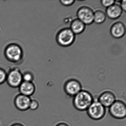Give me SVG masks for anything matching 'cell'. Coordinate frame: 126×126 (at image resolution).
Returning a JSON list of instances; mask_svg holds the SVG:
<instances>
[{"mask_svg": "<svg viewBox=\"0 0 126 126\" xmlns=\"http://www.w3.org/2000/svg\"><path fill=\"white\" fill-rule=\"evenodd\" d=\"M73 98L74 107L79 111L87 110L94 99L90 92L83 90H82Z\"/></svg>", "mask_w": 126, "mask_h": 126, "instance_id": "cell-1", "label": "cell"}, {"mask_svg": "<svg viewBox=\"0 0 126 126\" xmlns=\"http://www.w3.org/2000/svg\"><path fill=\"white\" fill-rule=\"evenodd\" d=\"M86 111L89 118L95 121H98L105 116L106 108L98 101L97 99H94L93 103Z\"/></svg>", "mask_w": 126, "mask_h": 126, "instance_id": "cell-2", "label": "cell"}, {"mask_svg": "<svg viewBox=\"0 0 126 126\" xmlns=\"http://www.w3.org/2000/svg\"><path fill=\"white\" fill-rule=\"evenodd\" d=\"M76 36L70 28H64L59 31L56 36V40L62 47H68L75 41Z\"/></svg>", "mask_w": 126, "mask_h": 126, "instance_id": "cell-3", "label": "cell"}, {"mask_svg": "<svg viewBox=\"0 0 126 126\" xmlns=\"http://www.w3.org/2000/svg\"><path fill=\"white\" fill-rule=\"evenodd\" d=\"M23 54L22 48L17 44H10L5 49V56L8 60L11 62H19L22 58Z\"/></svg>", "mask_w": 126, "mask_h": 126, "instance_id": "cell-4", "label": "cell"}, {"mask_svg": "<svg viewBox=\"0 0 126 126\" xmlns=\"http://www.w3.org/2000/svg\"><path fill=\"white\" fill-rule=\"evenodd\" d=\"M110 115L114 118L122 119L126 116V105L123 101L116 100L109 108Z\"/></svg>", "mask_w": 126, "mask_h": 126, "instance_id": "cell-5", "label": "cell"}, {"mask_svg": "<svg viewBox=\"0 0 126 126\" xmlns=\"http://www.w3.org/2000/svg\"><path fill=\"white\" fill-rule=\"evenodd\" d=\"M22 74L17 68H14L7 74L6 82L12 88H17L23 81Z\"/></svg>", "mask_w": 126, "mask_h": 126, "instance_id": "cell-6", "label": "cell"}, {"mask_svg": "<svg viewBox=\"0 0 126 126\" xmlns=\"http://www.w3.org/2000/svg\"><path fill=\"white\" fill-rule=\"evenodd\" d=\"M82 90L81 84L79 81L75 79L67 80L64 84V91L66 95L70 97H74Z\"/></svg>", "mask_w": 126, "mask_h": 126, "instance_id": "cell-7", "label": "cell"}, {"mask_svg": "<svg viewBox=\"0 0 126 126\" xmlns=\"http://www.w3.org/2000/svg\"><path fill=\"white\" fill-rule=\"evenodd\" d=\"M77 16L79 20L85 25H90L94 22V12L90 7L82 6L78 9Z\"/></svg>", "mask_w": 126, "mask_h": 126, "instance_id": "cell-8", "label": "cell"}, {"mask_svg": "<svg viewBox=\"0 0 126 126\" xmlns=\"http://www.w3.org/2000/svg\"><path fill=\"white\" fill-rule=\"evenodd\" d=\"M31 99V97L19 93L15 97L14 104L18 110L21 111H26L29 110Z\"/></svg>", "mask_w": 126, "mask_h": 126, "instance_id": "cell-9", "label": "cell"}, {"mask_svg": "<svg viewBox=\"0 0 126 126\" xmlns=\"http://www.w3.org/2000/svg\"><path fill=\"white\" fill-rule=\"evenodd\" d=\"M97 100L106 108L110 107L115 102L116 100V97L112 91H105L99 95Z\"/></svg>", "mask_w": 126, "mask_h": 126, "instance_id": "cell-10", "label": "cell"}, {"mask_svg": "<svg viewBox=\"0 0 126 126\" xmlns=\"http://www.w3.org/2000/svg\"><path fill=\"white\" fill-rule=\"evenodd\" d=\"M110 33L111 36L115 39L122 38L126 33L125 25L121 22L115 23L110 28Z\"/></svg>", "mask_w": 126, "mask_h": 126, "instance_id": "cell-11", "label": "cell"}, {"mask_svg": "<svg viewBox=\"0 0 126 126\" xmlns=\"http://www.w3.org/2000/svg\"><path fill=\"white\" fill-rule=\"evenodd\" d=\"M19 93L31 97L36 92V87L33 82L23 81L19 87Z\"/></svg>", "mask_w": 126, "mask_h": 126, "instance_id": "cell-12", "label": "cell"}, {"mask_svg": "<svg viewBox=\"0 0 126 126\" xmlns=\"http://www.w3.org/2000/svg\"><path fill=\"white\" fill-rule=\"evenodd\" d=\"M122 9L119 4L115 3L113 5L107 8L106 14L107 16L111 19H116L119 18L122 14Z\"/></svg>", "mask_w": 126, "mask_h": 126, "instance_id": "cell-13", "label": "cell"}, {"mask_svg": "<svg viewBox=\"0 0 126 126\" xmlns=\"http://www.w3.org/2000/svg\"><path fill=\"white\" fill-rule=\"evenodd\" d=\"M85 26L86 25L81 21L78 19H76L71 23L70 28L75 35L79 34L84 31Z\"/></svg>", "mask_w": 126, "mask_h": 126, "instance_id": "cell-14", "label": "cell"}, {"mask_svg": "<svg viewBox=\"0 0 126 126\" xmlns=\"http://www.w3.org/2000/svg\"><path fill=\"white\" fill-rule=\"evenodd\" d=\"M106 14L102 10H97L94 12V22L96 24H102L106 20Z\"/></svg>", "mask_w": 126, "mask_h": 126, "instance_id": "cell-15", "label": "cell"}, {"mask_svg": "<svg viewBox=\"0 0 126 126\" xmlns=\"http://www.w3.org/2000/svg\"><path fill=\"white\" fill-rule=\"evenodd\" d=\"M40 106L39 101L35 98H32L29 105V110H36Z\"/></svg>", "mask_w": 126, "mask_h": 126, "instance_id": "cell-16", "label": "cell"}, {"mask_svg": "<svg viewBox=\"0 0 126 126\" xmlns=\"http://www.w3.org/2000/svg\"><path fill=\"white\" fill-rule=\"evenodd\" d=\"M23 81L32 82L33 81L34 77L33 75L31 73L29 72H26L22 74Z\"/></svg>", "mask_w": 126, "mask_h": 126, "instance_id": "cell-17", "label": "cell"}, {"mask_svg": "<svg viewBox=\"0 0 126 126\" xmlns=\"http://www.w3.org/2000/svg\"><path fill=\"white\" fill-rule=\"evenodd\" d=\"M7 74L5 70L0 68V85H2L6 82Z\"/></svg>", "mask_w": 126, "mask_h": 126, "instance_id": "cell-18", "label": "cell"}, {"mask_svg": "<svg viewBox=\"0 0 126 126\" xmlns=\"http://www.w3.org/2000/svg\"><path fill=\"white\" fill-rule=\"evenodd\" d=\"M101 2L102 6L107 8L114 4L115 1L113 0H102Z\"/></svg>", "mask_w": 126, "mask_h": 126, "instance_id": "cell-19", "label": "cell"}, {"mask_svg": "<svg viewBox=\"0 0 126 126\" xmlns=\"http://www.w3.org/2000/svg\"><path fill=\"white\" fill-rule=\"evenodd\" d=\"M60 3L64 6H70L73 5L74 3L75 0H60Z\"/></svg>", "mask_w": 126, "mask_h": 126, "instance_id": "cell-20", "label": "cell"}, {"mask_svg": "<svg viewBox=\"0 0 126 126\" xmlns=\"http://www.w3.org/2000/svg\"><path fill=\"white\" fill-rule=\"evenodd\" d=\"M120 5L121 8L122 9L123 11L125 12L126 11V0H122L120 1Z\"/></svg>", "mask_w": 126, "mask_h": 126, "instance_id": "cell-21", "label": "cell"}, {"mask_svg": "<svg viewBox=\"0 0 126 126\" xmlns=\"http://www.w3.org/2000/svg\"><path fill=\"white\" fill-rule=\"evenodd\" d=\"M10 126H25V125L21 122H15L12 124Z\"/></svg>", "mask_w": 126, "mask_h": 126, "instance_id": "cell-22", "label": "cell"}, {"mask_svg": "<svg viewBox=\"0 0 126 126\" xmlns=\"http://www.w3.org/2000/svg\"><path fill=\"white\" fill-rule=\"evenodd\" d=\"M55 126H70L67 123L65 122H60L57 124Z\"/></svg>", "mask_w": 126, "mask_h": 126, "instance_id": "cell-23", "label": "cell"}, {"mask_svg": "<svg viewBox=\"0 0 126 126\" xmlns=\"http://www.w3.org/2000/svg\"></svg>", "mask_w": 126, "mask_h": 126, "instance_id": "cell-24", "label": "cell"}, {"mask_svg": "<svg viewBox=\"0 0 126 126\" xmlns=\"http://www.w3.org/2000/svg\"></svg>", "mask_w": 126, "mask_h": 126, "instance_id": "cell-25", "label": "cell"}]
</instances>
